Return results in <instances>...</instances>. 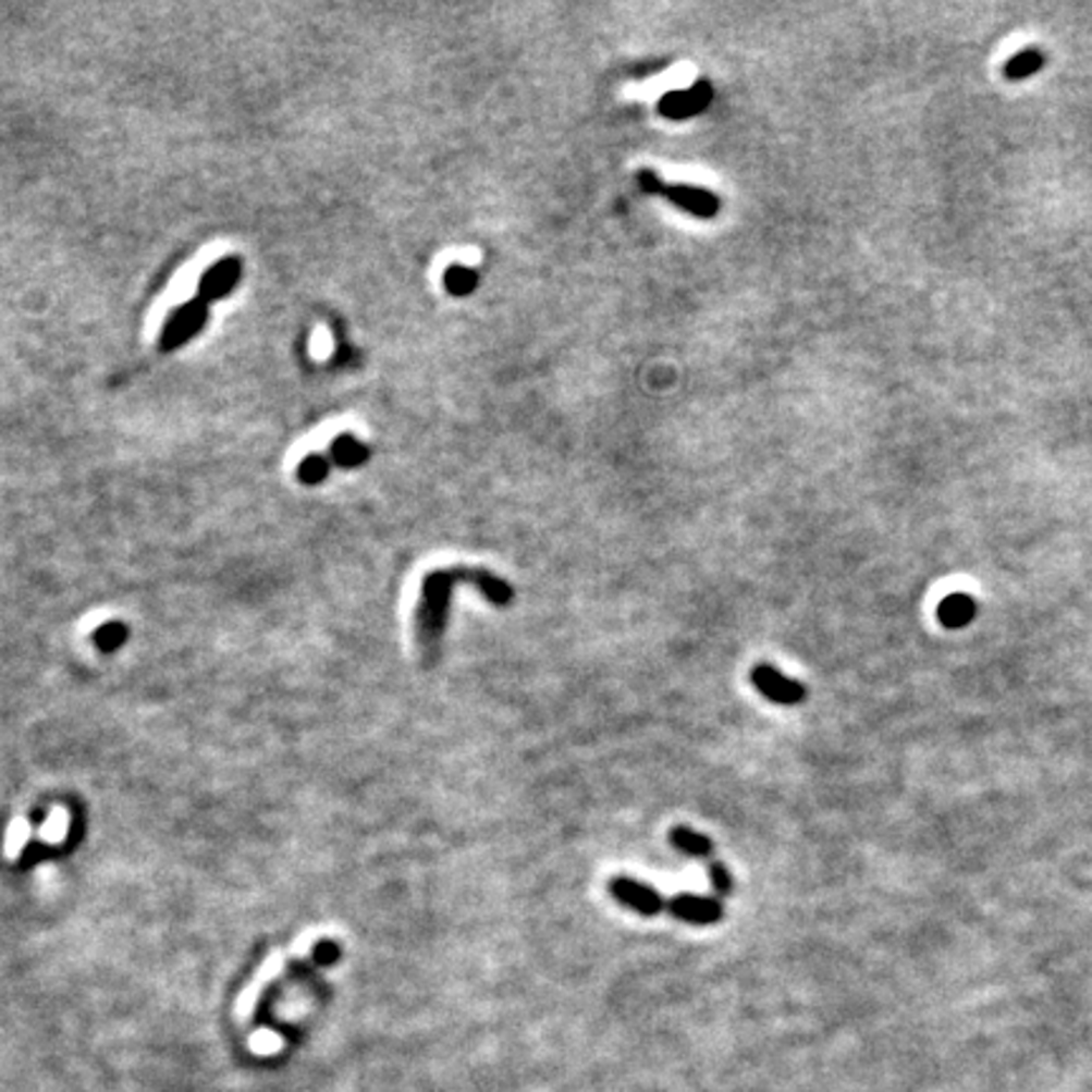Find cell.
<instances>
[{
  "mask_svg": "<svg viewBox=\"0 0 1092 1092\" xmlns=\"http://www.w3.org/2000/svg\"><path fill=\"white\" fill-rule=\"evenodd\" d=\"M329 468H332V463H329V458H324V455H319V453H311V455H306V458L302 463H298L296 478L304 486H317L321 481H327Z\"/></svg>",
  "mask_w": 1092,
  "mask_h": 1092,
  "instance_id": "14",
  "label": "cell"
},
{
  "mask_svg": "<svg viewBox=\"0 0 1092 1092\" xmlns=\"http://www.w3.org/2000/svg\"><path fill=\"white\" fill-rule=\"evenodd\" d=\"M458 585H470L489 600L493 608H508L514 602V585L493 575L486 567H451L435 569L422 579L420 604H418V646L426 665H433L440 653L447 612H451V597Z\"/></svg>",
  "mask_w": 1092,
  "mask_h": 1092,
  "instance_id": "1",
  "label": "cell"
},
{
  "mask_svg": "<svg viewBox=\"0 0 1092 1092\" xmlns=\"http://www.w3.org/2000/svg\"><path fill=\"white\" fill-rule=\"evenodd\" d=\"M94 640H97V646L99 650H105V653H112V650H116L122 646L124 640H127V625L124 623H107V625H101L97 633H94Z\"/></svg>",
  "mask_w": 1092,
  "mask_h": 1092,
  "instance_id": "15",
  "label": "cell"
},
{
  "mask_svg": "<svg viewBox=\"0 0 1092 1092\" xmlns=\"http://www.w3.org/2000/svg\"><path fill=\"white\" fill-rule=\"evenodd\" d=\"M751 683L766 701L776 705H799L807 698V688L799 680L787 678V675L776 671L774 665L759 663L751 671Z\"/></svg>",
  "mask_w": 1092,
  "mask_h": 1092,
  "instance_id": "5",
  "label": "cell"
},
{
  "mask_svg": "<svg viewBox=\"0 0 1092 1092\" xmlns=\"http://www.w3.org/2000/svg\"><path fill=\"white\" fill-rule=\"evenodd\" d=\"M329 461L340 468H359L369 461V447L352 433H342L329 445Z\"/></svg>",
  "mask_w": 1092,
  "mask_h": 1092,
  "instance_id": "10",
  "label": "cell"
},
{
  "mask_svg": "<svg viewBox=\"0 0 1092 1092\" xmlns=\"http://www.w3.org/2000/svg\"><path fill=\"white\" fill-rule=\"evenodd\" d=\"M243 273V263L238 256H225L218 258V261L210 266V269L203 273L198 281V298L210 304L218 302V298H225L233 294V289L238 286Z\"/></svg>",
  "mask_w": 1092,
  "mask_h": 1092,
  "instance_id": "8",
  "label": "cell"
},
{
  "mask_svg": "<svg viewBox=\"0 0 1092 1092\" xmlns=\"http://www.w3.org/2000/svg\"><path fill=\"white\" fill-rule=\"evenodd\" d=\"M443 286L451 296H470L478 289V271L470 266L453 263L443 273Z\"/></svg>",
  "mask_w": 1092,
  "mask_h": 1092,
  "instance_id": "13",
  "label": "cell"
},
{
  "mask_svg": "<svg viewBox=\"0 0 1092 1092\" xmlns=\"http://www.w3.org/2000/svg\"><path fill=\"white\" fill-rule=\"evenodd\" d=\"M936 617L941 625L948 627V630H961V627H966L973 617H977V600L964 592L948 594L938 602Z\"/></svg>",
  "mask_w": 1092,
  "mask_h": 1092,
  "instance_id": "9",
  "label": "cell"
},
{
  "mask_svg": "<svg viewBox=\"0 0 1092 1092\" xmlns=\"http://www.w3.org/2000/svg\"><path fill=\"white\" fill-rule=\"evenodd\" d=\"M1042 66H1044V53L1040 49H1024L1015 53V57L1004 64V76H1007L1009 82H1021V78L1040 74Z\"/></svg>",
  "mask_w": 1092,
  "mask_h": 1092,
  "instance_id": "12",
  "label": "cell"
},
{
  "mask_svg": "<svg viewBox=\"0 0 1092 1092\" xmlns=\"http://www.w3.org/2000/svg\"><path fill=\"white\" fill-rule=\"evenodd\" d=\"M208 306L203 298H191L183 306H177L175 311L170 314L168 321H164L160 336H157V349L162 355H170L180 347H185L193 336H198L208 324Z\"/></svg>",
  "mask_w": 1092,
  "mask_h": 1092,
  "instance_id": "3",
  "label": "cell"
},
{
  "mask_svg": "<svg viewBox=\"0 0 1092 1092\" xmlns=\"http://www.w3.org/2000/svg\"><path fill=\"white\" fill-rule=\"evenodd\" d=\"M709 880L721 898H728L734 893V875L724 862H709Z\"/></svg>",
  "mask_w": 1092,
  "mask_h": 1092,
  "instance_id": "16",
  "label": "cell"
},
{
  "mask_svg": "<svg viewBox=\"0 0 1092 1092\" xmlns=\"http://www.w3.org/2000/svg\"><path fill=\"white\" fill-rule=\"evenodd\" d=\"M713 101V86L709 78H698L690 89L667 91L658 101V112L667 120H690V116L703 114Z\"/></svg>",
  "mask_w": 1092,
  "mask_h": 1092,
  "instance_id": "4",
  "label": "cell"
},
{
  "mask_svg": "<svg viewBox=\"0 0 1092 1092\" xmlns=\"http://www.w3.org/2000/svg\"><path fill=\"white\" fill-rule=\"evenodd\" d=\"M667 913L690 925H713L724 918V903L709 895L680 893L667 900Z\"/></svg>",
  "mask_w": 1092,
  "mask_h": 1092,
  "instance_id": "7",
  "label": "cell"
},
{
  "mask_svg": "<svg viewBox=\"0 0 1092 1092\" xmlns=\"http://www.w3.org/2000/svg\"><path fill=\"white\" fill-rule=\"evenodd\" d=\"M610 893H612V898L619 903V906L630 908V910H635V913H640L646 918L663 913V910L667 908L665 898L655 891L653 885L640 883V880H635V878H625V875L615 878L610 883Z\"/></svg>",
  "mask_w": 1092,
  "mask_h": 1092,
  "instance_id": "6",
  "label": "cell"
},
{
  "mask_svg": "<svg viewBox=\"0 0 1092 1092\" xmlns=\"http://www.w3.org/2000/svg\"><path fill=\"white\" fill-rule=\"evenodd\" d=\"M638 185L642 187V193L660 195V198L673 203L675 208L683 210V213H690L696 218L711 220V218H716L719 210H721V200H719L716 193L705 191V187L686 185V183H667V180L660 177L658 172L650 170V168H642L638 172Z\"/></svg>",
  "mask_w": 1092,
  "mask_h": 1092,
  "instance_id": "2",
  "label": "cell"
},
{
  "mask_svg": "<svg viewBox=\"0 0 1092 1092\" xmlns=\"http://www.w3.org/2000/svg\"><path fill=\"white\" fill-rule=\"evenodd\" d=\"M671 845L680 855H688V858L696 860H709L716 845L709 835H701V832L686 827V824H678V827L671 830Z\"/></svg>",
  "mask_w": 1092,
  "mask_h": 1092,
  "instance_id": "11",
  "label": "cell"
},
{
  "mask_svg": "<svg viewBox=\"0 0 1092 1092\" xmlns=\"http://www.w3.org/2000/svg\"><path fill=\"white\" fill-rule=\"evenodd\" d=\"M336 956H340V948H336V944H332V941H327V944H319L317 946V958H319V961L329 964V961H334Z\"/></svg>",
  "mask_w": 1092,
  "mask_h": 1092,
  "instance_id": "17",
  "label": "cell"
}]
</instances>
